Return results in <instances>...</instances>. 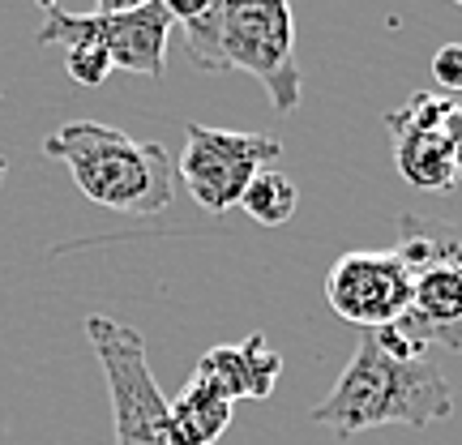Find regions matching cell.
<instances>
[{"instance_id": "9c48e42d", "label": "cell", "mask_w": 462, "mask_h": 445, "mask_svg": "<svg viewBox=\"0 0 462 445\" xmlns=\"http://www.w3.org/2000/svg\"><path fill=\"white\" fill-rule=\"evenodd\" d=\"M167 407H171V432L180 445H215L236 415V403L201 377L184 381V390Z\"/></svg>"}, {"instance_id": "ffe728a7", "label": "cell", "mask_w": 462, "mask_h": 445, "mask_svg": "<svg viewBox=\"0 0 462 445\" xmlns=\"http://www.w3.org/2000/svg\"><path fill=\"white\" fill-rule=\"evenodd\" d=\"M5 172H9V163H5V154H0V181H5Z\"/></svg>"}, {"instance_id": "e0dca14e", "label": "cell", "mask_w": 462, "mask_h": 445, "mask_svg": "<svg viewBox=\"0 0 462 445\" xmlns=\"http://www.w3.org/2000/svg\"><path fill=\"white\" fill-rule=\"evenodd\" d=\"M446 142H449V154H454V167L462 176V103H449L446 112Z\"/></svg>"}, {"instance_id": "9a60e30c", "label": "cell", "mask_w": 462, "mask_h": 445, "mask_svg": "<svg viewBox=\"0 0 462 445\" xmlns=\"http://www.w3.org/2000/svg\"><path fill=\"white\" fill-rule=\"evenodd\" d=\"M432 78L446 95H462V43H441L432 51Z\"/></svg>"}, {"instance_id": "4fadbf2b", "label": "cell", "mask_w": 462, "mask_h": 445, "mask_svg": "<svg viewBox=\"0 0 462 445\" xmlns=\"http://www.w3.org/2000/svg\"><path fill=\"white\" fill-rule=\"evenodd\" d=\"M240 351H245V368H248V398H270L274 385H279L282 356L265 343V334H248Z\"/></svg>"}, {"instance_id": "8fae6325", "label": "cell", "mask_w": 462, "mask_h": 445, "mask_svg": "<svg viewBox=\"0 0 462 445\" xmlns=\"http://www.w3.org/2000/svg\"><path fill=\"white\" fill-rule=\"evenodd\" d=\"M300 206V189L282 172H270L262 167L253 184L245 189V198H240V210H245L253 223H262V227H282L287 218L296 215Z\"/></svg>"}, {"instance_id": "52a82bcc", "label": "cell", "mask_w": 462, "mask_h": 445, "mask_svg": "<svg viewBox=\"0 0 462 445\" xmlns=\"http://www.w3.org/2000/svg\"><path fill=\"white\" fill-rule=\"evenodd\" d=\"M326 300L343 321L360 330H381L411 309V270L394 248L343 253L326 274Z\"/></svg>"}, {"instance_id": "30bf717a", "label": "cell", "mask_w": 462, "mask_h": 445, "mask_svg": "<svg viewBox=\"0 0 462 445\" xmlns=\"http://www.w3.org/2000/svg\"><path fill=\"white\" fill-rule=\"evenodd\" d=\"M394 253L407 262V270H424V265L462 270V223L432 215H402Z\"/></svg>"}, {"instance_id": "ba28073f", "label": "cell", "mask_w": 462, "mask_h": 445, "mask_svg": "<svg viewBox=\"0 0 462 445\" xmlns=\"http://www.w3.org/2000/svg\"><path fill=\"white\" fill-rule=\"evenodd\" d=\"M454 99L415 90L411 99L385 112V129L394 142V167L398 176L420 189V193H446L458 184V167L446 142V112Z\"/></svg>"}, {"instance_id": "d6986e66", "label": "cell", "mask_w": 462, "mask_h": 445, "mask_svg": "<svg viewBox=\"0 0 462 445\" xmlns=\"http://www.w3.org/2000/svg\"><path fill=\"white\" fill-rule=\"evenodd\" d=\"M39 5H43V14H48V9H56V5H60V0H39Z\"/></svg>"}, {"instance_id": "6da1fadb", "label": "cell", "mask_w": 462, "mask_h": 445, "mask_svg": "<svg viewBox=\"0 0 462 445\" xmlns=\"http://www.w3.org/2000/svg\"><path fill=\"white\" fill-rule=\"evenodd\" d=\"M449 415H454V390L437 364L390 356L377 343V334L364 330L356 356L346 360L330 394L309 412V420L330 429L334 437H356L385 424L424 429Z\"/></svg>"}, {"instance_id": "7a4b0ae2", "label": "cell", "mask_w": 462, "mask_h": 445, "mask_svg": "<svg viewBox=\"0 0 462 445\" xmlns=\"http://www.w3.org/2000/svg\"><path fill=\"white\" fill-rule=\"evenodd\" d=\"M43 154L65 163L86 198L116 215H163L180 181L163 142H142L99 120L60 125L43 137Z\"/></svg>"}, {"instance_id": "7c38bea8", "label": "cell", "mask_w": 462, "mask_h": 445, "mask_svg": "<svg viewBox=\"0 0 462 445\" xmlns=\"http://www.w3.org/2000/svg\"><path fill=\"white\" fill-rule=\"evenodd\" d=\"M193 377L210 381L218 394H227L231 403L248 398V368H245V351H240V343H236V347H231V343L210 347V351L198 360Z\"/></svg>"}, {"instance_id": "5bb4252c", "label": "cell", "mask_w": 462, "mask_h": 445, "mask_svg": "<svg viewBox=\"0 0 462 445\" xmlns=\"http://www.w3.org/2000/svg\"><path fill=\"white\" fill-rule=\"evenodd\" d=\"M65 69L73 82L82 86H103L107 78H112V56L103 48H95V43H69L65 48Z\"/></svg>"}, {"instance_id": "2e32d148", "label": "cell", "mask_w": 462, "mask_h": 445, "mask_svg": "<svg viewBox=\"0 0 462 445\" xmlns=\"http://www.w3.org/2000/svg\"><path fill=\"white\" fill-rule=\"evenodd\" d=\"M167 9V17L171 22H180V26H189V22H198V17H206L210 9H215L218 0H159Z\"/></svg>"}, {"instance_id": "277c9868", "label": "cell", "mask_w": 462, "mask_h": 445, "mask_svg": "<svg viewBox=\"0 0 462 445\" xmlns=\"http://www.w3.org/2000/svg\"><path fill=\"white\" fill-rule=\"evenodd\" d=\"M86 338L107 377L116 445H180L171 432V407L150 373L146 338L112 317H86Z\"/></svg>"}, {"instance_id": "5b68a950", "label": "cell", "mask_w": 462, "mask_h": 445, "mask_svg": "<svg viewBox=\"0 0 462 445\" xmlns=\"http://www.w3.org/2000/svg\"><path fill=\"white\" fill-rule=\"evenodd\" d=\"M184 137L189 142H184V154L176 163V176L206 215H227L231 206H240L253 176L282 154V142L270 133H231L215 129V125H189Z\"/></svg>"}, {"instance_id": "8992f818", "label": "cell", "mask_w": 462, "mask_h": 445, "mask_svg": "<svg viewBox=\"0 0 462 445\" xmlns=\"http://www.w3.org/2000/svg\"><path fill=\"white\" fill-rule=\"evenodd\" d=\"M171 17L159 0H150L129 14H65L60 5L48 9L39 26V43H95L112 56L116 69H129L142 78H163L167 69V39H171Z\"/></svg>"}, {"instance_id": "3957f363", "label": "cell", "mask_w": 462, "mask_h": 445, "mask_svg": "<svg viewBox=\"0 0 462 445\" xmlns=\"http://www.w3.org/2000/svg\"><path fill=\"white\" fill-rule=\"evenodd\" d=\"M184 51L206 73L240 69L257 78L279 112H296L304 95L296 60L291 0H218L215 9L184 26Z\"/></svg>"}, {"instance_id": "ac0fdd59", "label": "cell", "mask_w": 462, "mask_h": 445, "mask_svg": "<svg viewBox=\"0 0 462 445\" xmlns=\"http://www.w3.org/2000/svg\"><path fill=\"white\" fill-rule=\"evenodd\" d=\"M142 5H150V0H95V14H129Z\"/></svg>"}]
</instances>
